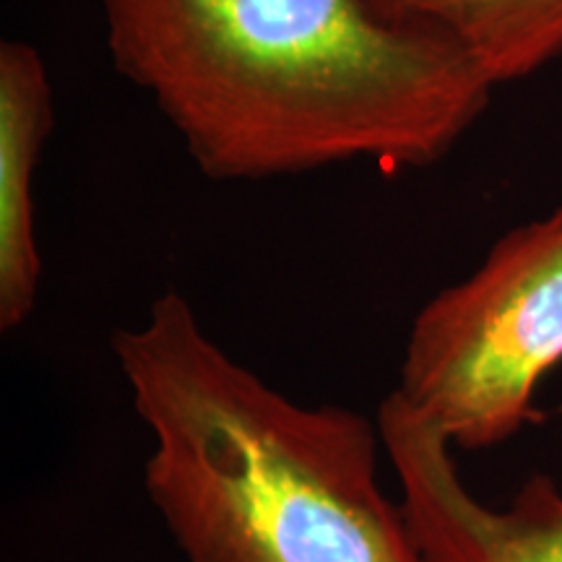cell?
Listing matches in <instances>:
<instances>
[{
	"mask_svg": "<svg viewBox=\"0 0 562 562\" xmlns=\"http://www.w3.org/2000/svg\"><path fill=\"white\" fill-rule=\"evenodd\" d=\"M53 131V87L42 55L0 42V328L34 313L42 261L34 237V170Z\"/></svg>",
	"mask_w": 562,
	"mask_h": 562,
	"instance_id": "5b68a950",
	"label": "cell"
},
{
	"mask_svg": "<svg viewBox=\"0 0 562 562\" xmlns=\"http://www.w3.org/2000/svg\"><path fill=\"white\" fill-rule=\"evenodd\" d=\"M383 21L453 42L495 83L562 55V0H368Z\"/></svg>",
	"mask_w": 562,
	"mask_h": 562,
	"instance_id": "8992f818",
	"label": "cell"
},
{
	"mask_svg": "<svg viewBox=\"0 0 562 562\" xmlns=\"http://www.w3.org/2000/svg\"><path fill=\"white\" fill-rule=\"evenodd\" d=\"M378 430L422 562H562V492L550 476H529L510 508L492 510L463 487L453 442L398 391L381 402Z\"/></svg>",
	"mask_w": 562,
	"mask_h": 562,
	"instance_id": "277c9868",
	"label": "cell"
},
{
	"mask_svg": "<svg viewBox=\"0 0 562 562\" xmlns=\"http://www.w3.org/2000/svg\"><path fill=\"white\" fill-rule=\"evenodd\" d=\"M112 351L157 440L146 490L188 562H422L378 487V422L273 391L178 292Z\"/></svg>",
	"mask_w": 562,
	"mask_h": 562,
	"instance_id": "7a4b0ae2",
	"label": "cell"
},
{
	"mask_svg": "<svg viewBox=\"0 0 562 562\" xmlns=\"http://www.w3.org/2000/svg\"><path fill=\"white\" fill-rule=\"evenodd\" d=\"M562 362V209L505 232L484 263L422 307L398 393L467 451L542 419V378Z\"/></svg>",
	"mask_w": 562,
	"mask_h": 562,
	"instance_id": "3957f363",
	"label": "cell"
},
{
	"mask_svg": "<svg viewBox=\"0 0 562 562\" xmlns=\"http://www.w3.org/2000/svg\"><path fill=\"white\" fill-rule=\"evenodd\" d=\"M115 66L214 180L357 159L430 167L495 89L453 42L368 0H102Z\"/></svg>",
	"mask_w": 562,
	"mask_h": 562,
	"instance_id": "6da1fadb",
	"label": "cell"
}]
</instances>
